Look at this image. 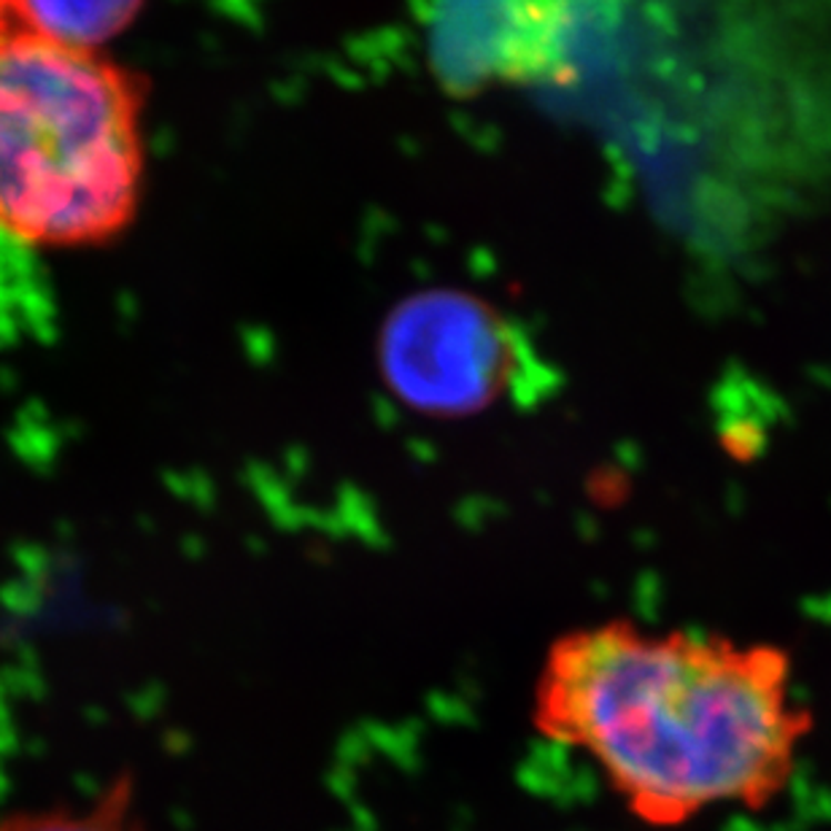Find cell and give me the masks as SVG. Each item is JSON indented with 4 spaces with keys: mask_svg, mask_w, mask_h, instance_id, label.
Wrapping results in <instances>:
<instances>
[{
    "mask_svg": "<svg viewBox=\"0 0 831 831\" xmlns=\"http://www.w3.org/2000/svg\"><path fill=\"white\" fill-rule=\"evenodd\" d=\"M533 723L586 756L637 823L683 829L770 808L815 718L786 648L610 618L548 646Z\"/></svg>",
    "mask_w": 831,
    "mask_h": 831,
    "instance_id": "obj_1",
    "label": "cell"
},
{
    "mask_svg": "<svg viewBox=\"0 0 831 831\" xmlns=\"http://www.w3.org/2000/svg\"><path fill=\"white\" fill-rule=\"evenodd\" d=\"M139 73L92 49L0 33V235L24 249L103 246L141 203Z\"/></svg>",
    "mask_w": 831,
    "mask_h": 831,
    "instance_id": "obj_2",
    "label": "cell"
},
{
    "mask_svg": "<svg viewBox=\"0 0 831 831\" xmlns=\"http://www.w3.org/2000/svg\"><path fill=\"white\" fill-rule=\"evenodd\" d=\"M524 333L489 300L433 286L403 297L378 330L381 381L427 418H467L521 389L533 367Z\"/></svg>",
    "mask_w": 831,
    "mask_h": 831,
    "instance_id": "obj_3",
    "label": "cell"
},
{
    "mask_svg": "<svg viewBox=\"0 0 831 831\" xmlns=\"http://www.w3.org/2000/svg\"><path fill=\"white\" fill-rule=\"evenodd\" d=\"M433 73L454 95L570 73L575 0H422Z\"/></svg>",
    "mask_w": 831,
    "mask_h": 831,
    "instance_id": "obj_4",
    "label": "cell"
},
{
    "mask_svg": "<svg viewBox=\"0 0 831 831\" xmlns=\"http://www.w3.org/2000/svg\"><path fill=\"white\" fill-rule=\"evenodd\" d=\"M146 0H0V33L100 52L130 28Z\"/></svg>",
    "mask_w": 831,
    "mask_h": 831,
    "instance_id": "obj_5",
    "label": "cell"
},
{
    "mask_svg": "<svg viewBox=\"0 0 831 831\" xmlns=\"http://www.w3.org/2000/svg\"><path fill=\"white\" fill-rule=\"evenodd\" d=\"M0 831H149V827L135 802V783L116 778L84 802L9 810L0 815Z\"/></svg>",
    "mask_w": 831,
    "mask_h": 831,
    "instance_id": "obj_6",
    "label": "cell"
}]
</instances>
